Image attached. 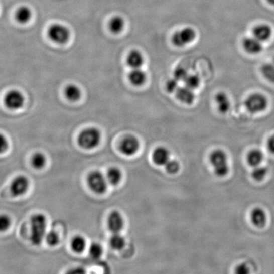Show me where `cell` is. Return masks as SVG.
I'll return each mask as SVG.
<instances>
[{
    "label": "cell",
    "mask_w": 274,
    "mask_h": 274,
    "mask_svg": "<svg viewBox=\"0 0 274 274\" xmlns=\"http://www.w3.org/2000/svg\"><path fill=\"white\" fill-rule=\"evenodd\" d=\"M176 98L183 104L191 105L193 104L195 100V94L194 90L187 87L186 86L178 88L176 92L175 93Z\"/></svg>",
    "instance_id": "7c38bea8"
},
{
    "label": "cell",
    "mask_w": 274,
    "mask_h": 274,
    "mask_svg": "<svg viewBox=\"0 0 274 274\" xmlns=\"http://www.w3.org/2000/svg\"><path fill=\"white\" fill-rule=\"evenodd\" d=\"M89 254L93 259H99L103 254V247L99 243L93 242L89 247Z\"/></svg>",
    "instance_id": "f546056e"
},
{
    "label": "cell",
    "mask_w": 274,
    "mask_h": 274,
    "mask_svg": "<svg viewBox=\"0 0 274 274\" xmlns=\"http://www.w3.org/2000/svg\"><path fill=\"white\" fill-rule=\"evenodd\" d=\"M48 35L52 42L58 44L66 43L70 37V32L68 29L59 24L50 26L48 31Z\"/></svg>",
    "instance_id": "52a82bcc"
},
{
    "label": "cell",
    "mask_w": 274,
    "mask_h": 274,
    "mask_svg": "<svg viewBox=\"0 0 274 274\" xmlns=\"http://www.w3.org/2000/svg\"><path fill=\"white\" fill-rule=\"evenodd\" d=\"M33 167L35 169L40 170L44 168L46 163H47V158L42 153H37L35 154L31 160Z\"/></svg>",
    "instance_id": "83f0119b"
},
{
    "label": "cell",
    "mask_w": 274,
    "mask_h": 274,
    "mask_svg": "<svg viewBox=\"0 0 274 274\" xmlns=\"http://www.w3.org/2000/svg\"><path fill=\"white\" fill-rule=\"evenodd\" d=\"M140 148V142L134 136H128L122 141L120 150L123 155L131 156L138 152Z\"/></svg>",
    "instance_id": "30bf717a"
},
{
    "label": "cell",
    "mask_w": 274,
    "mask_h": 274,
    "mask_svg": "<svg viewBox=\"0 0 274 274\" xmlns=\"http://www.w3.org/2000/svg\"><path fill=\"white\" fill-rule=\"evenodd\" d=\"M125 26L124 19L121 16H115L109 22V27L110 31L114 34H119L123 31Z\"/></svg>",
    "instance_id": "44dd1931"
},
{
    "label": "cell",
    "mask_w": 274,
    "mask_h": 274,
    "mask_svg": "<svg viewBox=\"0 0 274 274\" xmlns=\"http://www.w3.org/2000/svg\"><path fill=\"white\" fill-rule=\"evenodd\" d=\"M272 63L274 64V57H273V62Z\"/></svg>",
    "instance_id": "60d3db41"
},
{
    "label": "cell",
    "mask_w": 274,
    "mask_h": 274,
    "mask_svg": "<svg viewBox=\"0 0 274 274\" xmlns=\"http://www.w3.org/2000/svg\"><path fill=\"white\" fill-rule=\"evenodd\" d=\"M108 183L113 186H116L119 184L122 179L121 171L117 168H112L108 171L107 174Z\"/></svg>",
    "instance_id": "7402d4cb"
},
{
    "label": "cell",
    "mask_w": 274,
    "mask_h": 274,
    "mask_svg": "<svg viewBox=\"0 0 274 274\" xmlns=\"http://www.w3.org/2000/svg\"><path fill=\"white\" fill-rule=\"evenodd\" d=\"M88 184L91 191L96 194H102L106 192L109 183L102 173L93 171L88 175Z\"/></svg>",
    "instance_id": "5b68a950"
},
{
    "label": "cell",
    "mask_w": 274,
    "mask_h": 274,
    "mask_svg": "<svg viewBox=\"0 0 274 274\" xmlns=\"http://www.w3.org/2000/svg\"><path fill=\"white\" fill-rule=\"evenodd\" d=\"M101 133L99 129L90 128L83 130L78 136L79 145L86 150H92L99 145Z\"/></svg>",
    "instance_id": "3957f363"
},
{
    "label": "cell",
    "mask_w": 274,
    "mask_h": 274,
    "mask_svg": "<svg viewBox=\"0 0 274 274\" xmlns=\"http://www.w3.org/2000/svg\"><path fill=\"white\" fill-rule=\"evenodd\" d=\"M129 79L132 85L141 86L146 82L147 76L145 72L140 69H134L129 74Z\"/></svg>",
    "instance_id": "d6986e66"
},
{
    "label": "cell",
    "mask_w": 274,
    "mask_h": 274,
    "mask_svg": "<svg viewBox=\"0 0 274 274\" xmlns=\"http://www.w3.org/2000/svg\"><path fill=\"white\" fill-rule=\"evenodd\" d=\"M184 86L191 90H196L200 85L201 79L197 74H188L184 81Z\"/></svg>",
    "instance_id": "4316f807"
},
{
    "label": "cell",
    "mask_w": 274,
    "mask_h": 274,
    "mask_svg": "<svg viewBox=\"0 0 274 274\" xmlns=\"http://www.w3.org/2000/svg\"><path fill=\"white\" fill-rule=\"evenodd\" d=\"M32 13L28 7H21L17 11L16 18L17 21L21 24H26L30 21Z\"/></svg>",
    "instance_id": "cb8c5ba5"
},
{
    "label": "cell",
    "mask_w": 274,
    "mask_h": 274,
    "mask_svg": "<svg viewBox=\"0 0 274 274\" xmlns=\"http://www.w3.org/2000/svg\"><path fill=\"white\" fill-rule=\"evenodd\" d=\"M30 241L36 246H40L47 234V221L43 214L33 215L31 219Z\"/></svg>",
    "instance_id": "6da1fadb"
},
{
    "label": "cell",
    "mask_w": 274,
    "mask_h": 274,
    "mask_svg": "<svg viewBox=\"0 0 274 274\" xmlns=\"http://www.w3.org/2000/svg\"><path fill=\"white\" fill-rule=\"evenodd\" d=\"M124 220L123 216L117 211H112L108 219V226L113 234L120 233L124 228Z\"/></svg>",
    "instance_id": "8fae6325"
},
{
    "label": "cell",
    "mask_w": 274,
    "mask_h": 274,
    "mask_svg": "<svg viewBox=\"0 0 274 274\" xmlns=\"http://www.w3.org/2000/svg\"><path fill=\"white\" fill-rule=\"evenodd\" d=\"M11 225V220L9 216L0 215V232L7 231Z\"/></svg>",
    "instance_id": "e575fe53"
},
{
    "label": "cell",
    "mask_w": 274,
    "mask_h": 274,
    "mask_svg": "<svg viewBox=\"0 0 274 274\" xmlns=\"http://www.w3.org/2000/svg\"><path fill=\"white\" fill-rule=\"evenodd\" d=\"M247 163L251 167H258L261 164L262 161L263 160V155L261 151L259 150H252L250 151L247 155Z\"/></svg>",
    "instance_id": "ffe728a7"
},
{
    "label": "cell",
    "mask_w": 274,
    "mask_h": 274,
    "mask_svg": "<svg viewBox=\"0 0 274 274\" xmlns=\"http://www.w3.org/2000/svg\"><path fill=\"white\" fill-rule=\"evenodd\" d=\"M30 187V180L25 175H19L14 179L11 186V193L14 196L24 195Z\"/></svg>",
    "instance_id": "ba28073f"
},
{
    "label": "cell",
    "mask_w": 274,
    "mask_h": 274,
    "mask_svg": "<svg viewBox=\"0 0 274 274\" xmlns=\"http://www.w3.org/2000/svg\"><path fill=\"white\" fill-rule=\"evenodd\" d=\"M165 167L166 170L170 174H176L180 170L179 163L175 160H170Z\"/></svg>",
    "instance_id": "d6a6232c"
},
{
    "label": "cell",
    "mask_w": 274,
    "mask_h": 274,
    "mask_svg": "<svg viewBox=\"0 0 274 274\" xmlns=\"http://www.w3.org/2000/svg\"><path fill=\"white\" fill-rule=\"evenodd\" d=\"M126 244L124 237L120 233H114L110 237V246L113 249L120 251L124 248Z\"/></svg>",
    "instance_id": "d4e9b609"
},
{
    "label": "cell",
    "mask_w": 274,
    "mask_h": 274,
    "mask_svg": "<svg viewBox=\"0 0 274 274\" xmlns=\"http://www.w3.org/2000/svg\"><path fill=\"white\" fill-rule=\"evenodd\" d=\"M215 102L218 110L222 114H226L230 109V100L228 95L224 92H220L216 94Z\"/></svg>",
    "instance_id": "ac0fdd59"
},
{
    "label": "cell",
    "mask_w": 274,
    "mask_h": 274,
    "mask_svg": "<svg viewBox=\"0 0 274 274\" xmlns=\"http://www.w3.org/2000/svg\"><path fill=\"white\" fill-rule=\"evenodd\" d=\"M247 111L251 114H258L265 111L268 107L267 98L261 93H253L246 98L244 102Z\"/></svg>",
    "instance_id": "277c9868"
},
{
    "label": "cell",
    "mask_w": 274,
    "mask_h": 274,
    "mask_svg": "<svg viewBox=\"0 0 274 274\" xmlns=\"http://www.w3.org/2000/svg\"><path fill=\"white\" fill-rule=\"evenodd\" d=\"M144 63L143 55L139 50H132L127 57V64L133 69H140Z\"/></svg>",
    "instance_id": "e0dca14e"
},
{
    "label": "cell",
    "mask_w": 274,
    "mask_h": 274,
    "mask_svg": "<svg viewBox=\"0 0 274 274\" xmlns=\"http://www.w3.org/2000/svg\"><path fill=\"white\" fill-rule=\"evenodd\" d=\"M188 72L184 67H179L175 69L174 73V78L176 79L178 81H182L184 82L185 79L188 76Z\"/></svg>",
    "instance_id": "836d02e7"
},
{
    "label": "cell",
    "mask_w": 274,
    "mask_h": 274,
    "mask_svg": "<svg viewBox=\"0 0 274 274\" xmlns=\"http://www.w3.org/2000/svg\"><path fill=\"white\" fill-rule=\"evenodd\" d=\"M267 174V169L265 167H256L252 172V177L256 181H262Z\"/></svg>",
    "instance_id": "4dcf8cb0"
},
{
    "label": "cell",
    "mask_w": 274,
    "mask_h": 274,
    "mask_svg": "<svg viewBox=\"0 0 274 274\" xmlns=\"http://www.w3.org/2000/svg\"><path fill=\"white\" fill-rule=\"evenodd\" d=\"M210 162L214 172L218 177H223L229 172L227 156L221 150L214 151L210 156Z\"/></svg>",
    "instance_id": "7a4b0ae2"
},
{
    "label": "cell",
    "mask_w": 274,
    "mask_h": 274,
    "mask_svg": "<svg viewBox=\"0 0 274 274\" xmlns=\"http://www.w3.org/2000/svg\"><path fill=\"white\" fill-rule=\"evenodd\" d=\"M253 37L261 42H266L272 35V30L270 26L261 24L254 27L253 31Z\"/></svg>",
    "instance_id": "5bb4252c"
},
{
    "label": "cell",
    "mask_w": 274,
    "mask_h": 274,
    "mask_svg": "<svg viewBox=\"0 0 274 274\" xmlns=\"http://www.w3.org/2000/svg\"><path fill=\"white\" fill-rule=\"evenodd\" d=\"M9 149V142L6 136L0 133V154L6 152Z\"/></svg>",
    "instance_id": "8d00e7d4"
},
{
    "label": "cell",
    "mask_w": 274,
    "mask_h": 274,
    "mask_svg": "<svg viewBox=\"0 0 274 274\" xmlns=\"http://www.w3.org/2000/svg\"><path fill=\"white\" fill-rule=\"evenodd\" d=\"M65 95L69 101L76 102L81 97V91L78 86L69 85L65 89Z\"/></svg>",
    "instance_id": "603a6c76"
},
{
    "label": "cell",
    "mask_w": 274,
    "mask_h": 274,
    "mask_svg": "<svg viewBox=\"0 0 274 274\" xmlns=\"http://www.w3.org/2000/svg\"><path fill=\"white\" fill-rule=\"evenodd\" d=\"M45 240L49 246L52 247L58 245L60 241L59 235L54 230H51V231L47 232Z\"/></svg>",
    "instance_id": "1f68e13d"
},
{
    "label": "cell",
    "mask_w": 274,
    "mask_h": 274,
    "mask_svg": "<svg viewBox=\"0 0 274 274\" xmlns=\"http://www.w3.org/2000/svg\"><path fill=\"white\" fill-rule=\"evenodd\" d=\"M245 51L251 55L259 54L263 50L262 42L253 37L246 38L242 42Z\"/></svg>",
    "instance_id": "4fadbf2b"
},
{
    "label": "cell",
    "mask_w": 274,
    "mask_h": 274,
    "mask_svg": "<svg viewBox=\"0 0 274 274\" xmlns=\"http://www.w3.org/2000/svg\"><path fill=\"white\" fill-rule=\"evenodd\" d=\"M170 151L164 147H159L154 151L153 160L158 166H165L170 160Z\"/></svg>",
    "instance_id": "9a60e30c"
},
{
    "label": "cell",
    "mask_w": 274,
    "mask_h": 274,
    "mask_svg": "<svg viewBox=\"0 0 274 274\" xmlns=\"http://www.w3.org/2000/svg\"><path fill=\"white\" fill-rule=\"evenodd\" d=\"M267 148L271 154H274V134L268 139L267 141Z\"/></svg>",
    "instance_id": "f35d334b"
},
{
    "label": "cell",
    "mask_w": 274,
    "mask_h": 274,
    "mask_svg": "<svg viewBox=\"0 0 274 274\" xmlns=\"http://www.w3.org/2000/svg\"><path fill=\"white\" fill-rule=\"evenodd\" d=\"M5 104L10 109L18 110L25 104V97L19 91H10L5 98Z\"/></svg>",
    "instance_id": "9c48e42d"
},
{
    "label": "cell",
    "mask_w": 274,
    "mask_h": 274,
    "mask_svg": "<svg viewBox=\"0 0 274 274\" xmlns=\"http://www.w3.org/2000/svg\"><path fill=\"white\" fill-rule=\"evenodd\" d=\"M261 72L264 78L267 79L269 82L274 84V64H265L261 67Z\"/></svg>",
    "instance_id": "f1b7e54d"
},
{
    "label": "cell",
    "mask_w": 274,
    "mask_h": 274,
    "mask_svg": "<svg viewBox=\"0 0 274 274\" xmlns=\"http://www.w3.org/2000/svg\"><path fill=\"white\" fill-rule=\"evenodd\" d=\"M179 81H178L176 79L172 78L167 81L166 84V89L168 93H172L176 92L178 88H179Z\"/></svg>",
    "instance_id": "d590c367"
},
{
    "label": "cell",
    "mask_w": 274,
    "mask_h": 274,
    "mask_svg": "<svg viewBox=\"0 0 274 274\" xmlns=\"http://www.w3.org/2000/svg\"><path fill=\"white\" fill-rule=\"evenodd\" d=\"M251 219L252 223L255 227L263 228L266 225L267 218L263 210L260 208H256L251 211Z\"/></svg>",
    "instance_id": "2e32d148"
},
{
    "label": "cell",
    "mask_w": 274,
    "mask_h": 274,
    "mask_svg": "<svg viewBox=\"0 0 274 274\" xmlns=\"http://www.w3.org/2000/svg\"><path fill=\"white\" fill-rule=\"evenodd\" d=\"M86 242L85 238L81 235L74 237L71 241V248L76 253H81L85 251Z\"/></svg>",
    "instance_id": "484cf974"
},
{
    "label": "cell",
    "mask_w": 274,
    "mask_h": 274,
    "mask_svg": "<svg viewBox=\"0 0 274 274\" xmlns=\"http://www.w3.org/2000/svg\"><path fill=\"white\" fill-rule=\"evenodd\" d=\"M196 37V33L194 29L184 28L174 34L172 42L176 47H184L193 42Z\"/></svg>",
    "instance_id": "8992f818"
},
{
    "label": "cell",
    "mask_w": 274,
    "mask_h": 274,
    "mask_svg": "<svg viewBox=\"0 0 274 274\" xmlns=\"http://www.w3.org/2000/svg\"><path fill=\"white\" fill-rule=\"evenodd\" d=\"M249 272V268L246 264H241L235 268V273L238 274H247Z\"/></svg>",
    "instance_id": "74e56055"
},
{
    "label": "cell",
    "mask_w": 274,
    "mask_h": 274,
    "mask_svg": "<svg viewBox=\"0 0 274 274\" xmlns=\"http://www.w3.org/2000/svg\"><path fill=\"white\" fill-rule=\"evenodd\" d=\"M268 2V3L271 5V6L274 7V0H266Z\"/></svg>",
    "instance_id": "ab89813d"
}]
</instances>
